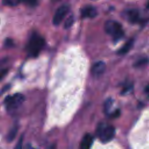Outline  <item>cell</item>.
Segmentation results:
<instances>
[{"instance_id": "obj_3", "label": "cell", "mask_w": 149, "mask_h": 149, "mask_svg": "<svg viewBox=\"0 0 149 149\" xmlns=\"http://www.w3.org/2000/svg\"><path fill=\"white\" fill-rule=\"evenodd\" d=\"M104 30L107 34L112 36L115 40L120 39L124 35L122 25L115 20H107L104 24Z\"/></svg>"}, {"instance_id": "obj_17", "label": "cell", "mask_w": 149, "mask_h": 149, "mask_svg": "<svg viewBox=\"0 0 149 149\" xmlns=\"http://www.w3.org/2000/svg\"><path fill=\"white\" fill-rule=\"evenodd\" d=\"M132 89V87H131V86H127V87H125V88H123V91H122V93H124L125 94H126L127 93L128 91H130Z\"/></svg>"}, {"instance_id": "obj_2", "label": "cell", "mask_w": 149, "mask_h": 149, "mask_svg": "<svg viewBox=\"0 0 149 149\" xmlns=\"http://www.w3.org/2000/svg\"><path fill=\"white\" fill-rule=\"evenodd\" d=\"M96 134L102 143H108L113 139L115 134V129L111 125L100 123L97 126Z\"/></svg>"}, {"instance_id": "obj_1", "label": "cell", "mask_w": 149, "mask_h": 149, "mask_svg": "<svg viewBox=\"0 0 149 149\" xmlns=\"http://www.w3.org/2000/svg\"><path fill=\"white\" fill-rule=\"evenodd\" d=\"M45 44V41L40 35L34 33L31 36L27 45V51L30 56H37Z\"/></svg>"}, {"instance_id": "obj_16", "label": "cell", "mask_w": 149, "mask_h": 149, "mask_svg": "<svg viewBox=\"0 0 149 149\" xmlns=\"http://www.w3.org/2000/svg\"><path fill=\"white\" fill-rule=\"evenodd\" d=\"M23 147V137H20L17 144L16 146V149H22Z\"/></svg>"}, {"instance_id": "obj_19", "label": "cell", "mask_w": 149, "mask_h": 149, "mask_svg": "<svg viewBox=\"0 0 149 149\" xmlns=\"http://www.w3.org/2000/svg\"><path fill=\"white\" fill-rule=\"evenodd\" d=\"M25 149H36L35 148H34L31 144H27V145H26V148H25Z\"/></svg>"}, {"instance_id": "obj_9", "label": "cell", "mask_w": 149, "mask_h": 149, "mask_svg": "<svg viewBox=\"0 0 149 149\" xmlns=\"http://www.w3.org/2000/svg\"><path fill=\"white\" fill-rule=\"evenodd\" d=\"M94 138L93 136L90 133L86 134L81 139L80 144V147L81 149H90L93 143Z\"/></svg>"}, {"instance_id": "obj_10", "label": "cell", "mask_w": 149, "mask_h": 149, "mask_svg": "<svg viewBox=\"0 0 149 149\" xmlns=\"http://www.w3.org/2000/svg\"><path fill=\"white\" fill-rule=\"evenodd\" d=\"M134 44V40L133 39H130L123 46L122 48H120L118 51V54L119 55H124L126 53H127L132 48Z\"/></svg>"}, {"instance_id": "obj_5", "label": "cell", "mask_w": 149, "mask_h": 149, "mask_svg": "<svg viewBox=\"0 0 149 149\" xmlns=\"http://www.w3.org/2000/svg\"><path fill=\"white\" fill-rule=\"evenodd\" d=\"M69 10V6L67 4H63L59 6L54 15L52 19L53 24L55 26L60 24V23L62 22L63 19L68 13Z\"/></svg>"}, {"instance_id": "obj_15", "label": "cell", "mask_w": 149, "mask_h": 149, "mask_svg": "<svg viewBox=\"0 0 149 149\" xmlns=\"http://www.w3.org/2000/svg\"><path fill=\"white\" fill-rule=\"evenodd\" d=\"M20 2L17 1H3V3L5 5L7 6H16Z\"/></svg>"}, {"instance_id": "obj_20", "label": "cell", "mask_w": 149, "mask_h": 149, "mask_svg": "<svg viewBox=\"0 0 149 149\" xmlns=\"http://www.w3.org/2000/svg\"><path fill=\"white\" fill-rule=\"evenodd\" d=\"M6 70H2L1 72H0V79L6 74Z\"/></svg>"}, {"instance_id": "obj_7", "label": "cell", "mask_w": 149, "mask_h": 149, "mask_svg": "<svg viewBox=\"0 0 149 149\" xmlns=\"http://www.w3.org/2000/svg\"><path fill=\"white\" fill-rule=\"evenodd\" d=\"M124 17L132 23H136L139 20V12L136 9H129L123 13Z\"/></svg>"}, {"instance_id": "obj_13", "label": "cell", "mask_w": 149, "mask_h": 149, "mask_svg": "<svg viewBox=\"0 0 149 149\" xmlns=\"http://www.w3.org/2000/svg\"><path fill=\"white\" fill-rule=\"evenodd\" d=\"M112 100L111 99L109 98L107 100V101L105 102V104L104 105V110L106 113H109V109L112 106Z\"/></svg>"}, {"instance_id": "obj_4", "label": "cell", "mask_w": 149, "mask_h": 149, "mask_svg": "<svg viewBox=\"0 0 149 149\" xmlns=\"http://www.w3.org/2000/svg\"><path fill=\"white\" fill-rule=\"evenodd\" d=\"M25 97L21 93H15L6 97L4 101L5 107L8 112H13L17 109L23 102Z\"/></svg>"}, {"instance_id": "obj_8", "label": "cell", "mask_w": 149, "mask_h": 149, "mask_svg": "<svg viewBox=\"0 0 149 149\" xmlns=\"http://www.w3.org/2000/svg\"><path fill=\"white\" fill-rule=\"evenodd\" d=\"M97 13V9L92 5H86L81 9V15L83 17L94 18Z\"/></svg>"}, {"instance_id": "obj_6", "label": "cell", "mask_w": 149, "mask_h": 149, "mask_svg": "<svg viewBox=\"0 0 149 149\" xmlns=\"http://www.w3.org/2000/svg\"><path fill=\"white\" fill-rule=\"evenodd\" d=\"M105 69V63L103 61H100L96 62L93 65L91 68V72L93 76L97 77L101 76L104 73Z\"/></svg>"}, {"instance_id": "obj_11", "label": "cell", "mask_w": 149, "mask_h": 149, "mask_svg": "<svg viewBox=\"0 0 149 149\" xmlns=\"http://www.w3.org/2000/svg\"><path fill=\"white\" fill-rule=\"evenodd\" d=\"M149 62V59L147 58H143L139 60H137L134 64L133 66L135 68H141L144 67L146 65L148 64Z\"/></svg>"}, {"instance_id": "obj_12", "label": "cell", "mask_w": 149, "mask_h": 149, "mask_svg": "<svg viewBox=\"0 0 149 149\" xmlns=\"http://www.w3.org/2000/svg\"><path fill=\"white\" fill-rule=\"evenodd\" d=\"M17 127L16 126L12 127V129L9 131V132L7 136L8 141H9V142L12 141L15 139L16 135L17 134Z\"/></svg>"}, {"instance_id": "obj_14", "label": "cell", "mask_w": 149, "mask_h": 149, "mask_svg": "<svg viewBox=\"0 0 149 149\" xmlns=\"http://www.w3.org/2000/svg\"><path fill=\"white\" fill-rule=\"evenodd\" d=\"M74 22V17L73 16H70L65 21L64 24V27L65 29L70 28Z\"/></svg>"}, {"instance_id": "obj_18", "label": "cell", "mask_w": 149, "mask_h": 149, "mask_svg": "<svg viewBox=\"0 0 149 149\" xmlns=\"http://www.w3.org/2000/svg\"><path fill=\"white\" fill-rule=\"evenodd\" d=\"M144 93L149 97V84L147 85L144 88Z\"/></svg>"}]
</instances>
